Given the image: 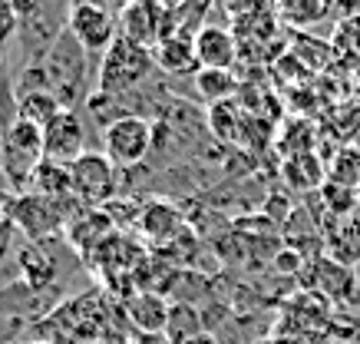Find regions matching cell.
Wrapping results in <instances>:
<instances>
[{
  "label": "cell",
  "mask_w": 360,
  "mask_h": 344,
  "mask_svg": "<svg viewBox=\"0 0 360 344\" xmlns=\"http://www.w3.org/2000/svg\"><path fill=\"white\" fill-rule=\"evenodd\" d=\"M274 13L288 30L311 34L317 23L338 17V0H274Z\"/></svg>",
  "instance_id": "cell-16"
},
{
  "label": "cell",
  "mask_w": 360,
  "mask_h": 344,
  "mask_svg": "<svg viewBox=\"0 0 360 344\" xmlns=\"http://www.w3.org/2000/svg\"><path fill=\"white\" fill-rule=\"evenodd\" d=\"M324 172H328L324 182H334V186H344V189L357 192L360 189V146H354V143L340 146L338 153H334V159L324 166Z\"/></svg>",
  "instance_id": "cell-25"
},
{
  "label": "cell",
  "mask_w": 360,
  "mask_h": 344,
  "mask_svg": "<svg viewBox=\"0 0 360 344\" xmlns=\"http://www.w3.org/2000/svg\"><path fill=\"white\" fill-rule=\"evenodd\" d=\"M66 30L73 34L89 56H103L106 46L120 37V23L116 13L106 4H70V17H66Z\"/></svg>",
  "instance_id": "cell-9"
},
{
  "label": "cell",
  "mask_w": 360,
  "mask_h": 344,
  "mask_svg": "<svg viewBox=\"0 0 360 344\" xmlns=\"http://www.w3.org/2000/svg\"><path fill=\"white\" fill-rule=\"evenodd\" d=\"M186 344H221V341L215 331H202V334H195V338H188Z\"/></svg>",
  "instance_id": "cell-29"
},
{
  "label": "cell",
  "mask_w": 360,
  "mask_h": 344,
  "mask_svg": "<svg viewBox=\"0 0 360 344\" xmlns=\"http://www.w3.org/2000/svg\"><path fill=\"white\" fill-rule=\"evenodd\" d=\"M205 126H208V133H215V139L238 143V133H241V126H245V110L238 106V100L215 103L205 113Z\"/></svg>",
  "instance_id": "cell-23"
},
{
  "label": "cell",
  "mask_w": 360,
  "mask_h": 344,
  "mask_svg": "<svg viewBox=\"0 0 360 344\" xmlns=\"http://www.w3.org/2000/svg\"><path fill=\"white\" fill-rule=\"evenodd\" d=\"M311 288L314 291H324L328 298L334 301H344L347 298V291L357 288V275H354V268L340 265L338 258H317L314 262V278H311Z\"/></svg>",
  "instance_id": "cell-19"
},
{
  "label": "cell",
  "mask_w": 360,
  "mask_h": 344,
  "mask_svg": "<svg viewBox=\"0 0 360 344\" xmlns=\"http://www.w3.org/2000/svg\"><path fill=\"white\" fill-rule=\"evenodd\" d=\"M83 205L77 199L70 202H50L40 199L33 192L11 196V222L23 242H50V238H63L66 225L73 215H79Z\"/></svg>",
  "instance_id": "cell-4"
},
{
  "label": "cell",
  "mask_w": 360,
  "mask_h": 344,
  "mask_svg": "<svg viewBox=\"0 0 360 344\" xmlns=\"http://www.w3.org/2000/svg\"><path fill=\"white\" fill-rule=\"evenodd\" d=\"M70 179H73V199L83 209H103L122 196V169L112 166L103 149H89L79 155L70 166Z\"/></svg>",
  "instance_id": "cell-7"
},
{
  "label": "cell",
  "mask_w": 360,
  "mask_h": 344,
  "mask_svg": "<svg viewBox=\"0 0 360 344\" xmlns=\"http://www.w3.org/2000/svg\"><path fill=\"white\" fill-rule=\"evenodd\" d=\"M192 93L195 100L215 106V103H229L241 93V79L235 70H198L192 77Z\"/></svg>",
  "instance_id": "cell-18"
},
{
  "label": "cell",
  "mask_w": 360,
  "mask_h": 344,
  "mask_svg": "<svg viewBox=\"0 0 360 344\" xmlns=\"http://www.w3.org/2000/svg\"><path fill=\"white\" fill-rule=\"evenodd\" d=\"M89 133L93 126L86 122L83 110H63L44 129V155L63 166H73L79 155L89 153Z\"/></svg>",
  "instance_id": "cell-10"
},
{
  "label": "cell",
  "mask_w": 360,
  "mask_h": 344,
  "mask_svg": "<svg viewBox=\"0 0 360 344\" xmlns=\"http://www.w3.org/2000/svg\"><path fill=\"white\" fill-rule=\"evenodd\" d=\"M357 212H360V189H357Z\"/></svg>",
  "instance_id": "cell-32"
},
{
  "label": "cell",
  "mask_w": 360,
  "mask_h": 344,
  "mask_svg": "<svg viewBox=\"0 0 360 344\" xmlns=\"http://www.w3.org/2000/svg\"><path fill=\"white\" fill-rule=\"evenodd\" d=\"M60 113H63V106H60V100H56L50 89H33V93L17 96V120L33 122L40 129H46Z\"/></svg>",
  "instance_id": "cell-22"
},
{
  "label": "cell",
  "mask_w": 360,
  "mask_h": 344,
  "mask_svg": "<svg viewBox=\"0 0 360 344\" xmlns=\"http://www.w3.org/2000/svg\"><path fill=\"white\" fill-rule=\"evenodd\" d=\"M129 4H132V0H106V7H110L112 13H120L122 7H129Z\"/></svg>",
  "instance_id": "cell-30"
},
{
  "label": "cell",
  "mask_w": 360,
  "mask_h": 344,
  "mask_svg": "<svg viewBox=\"0 0 360 344\" xmlns=\"http://www.w3.org/2000/svg\"><path fill=\"white\" fill-rule=\"evenodd\" d=\"M219 7L235 23V20H245V17H255V13L274 11V0H219Z\"/></svg>",
  "instance_id": "cell-27"
},
{
  "label": "cell",
  "mask_w": 360,
  "mask_h": 344,
  "mask_svg": "<svg viewBox=\"0 0 360 344\" xmlns=\"http://www.w3.org/2000/svg\"><path fill=\"white\" fill-rule=\"evenodd\" d=\"M44 70V83L53 93L63 110H83L89 103V96L96 93V73H99V60L89 56L83 46L73 40L70 30L56 37V44L46 50L40 60Z\"/></svg>",
  "instance_id": "cell-2"
},
{
  "label": "cell",
  "mask_w": 360,
  "mask_h": 344,
  "mask_svg": "<svg viewBox=\"0 0 360 344\" xmlns=\"http://www.w3.org/2000/svg\"><path fill=\"white\" fill-rule=\"evenodd\" d=\"M195 56L202 70H235L238 63V37L231 23L208 20L195 34Z\"/></svg>",
  "instance_id": "cell-12"
},
{
  "label": "cell",
  "mask_w": 360,
  "mask_h": 344,
  "mask_svg": "<svg viewBox=\"0 0 360 344\" xmlns=\"http://www.w3.org/2000/svg\"><path fill=\"white\" fill-rule=\"evenodd\" d=\"M169 308H172V301L155 288H139L136 295H129L122 301L126 321L139 334H162L165 321H169Z\"/></svg>",
  "instance_id": "cell-14"
},
{
  "label": "cell",
  "mask_w": 360,
  "mask_h": 344,
  "mask_svg": "<svg viewBox=\"0 0 360 344\" xmlns=\"http://www.w3.org/2000/svg\"><path fill=\"white\" fill-rule=\"evenodd\" d=\"M330 46H334L338 63L360 70V13L357 17H344V20H338L334 37H330Z\"/></svg>",
  "instance_id": "cell-26"
},
{
  "label": "cell",
  "mask_w": 360,
  "mask_h": 344,
  "mask_svg": "<svg viewBox=\"0 0 360 344\" xmlns=\"http://www.w3.org/2000/svg\"><path fill=\"white\" fill-rule=\"evenodd\" d=\"M155 139V120L149 116H122L99 133V149L116 169L129 172L149 163Z\"/></svg>",
  "instance_id": "cell-6"
},
{
  "label": "cell",
  "mask_w": 360,
  "mask_h": 344,
  "mask_svg": "<svg viewBox=\"0 0 360 344\" xmlns=\"http://www.w3.org/2000/svg\"><path fill=\"white\" fill-rule=\"evenodd\" d=\"M328 248L330 258H338L340 265H360V212H350L338 222H330Z\"/></svg>",
  "instance_id": "cell-20"
},
{
  "label": "cell",
  "mask_w": 360,
  "mask_h": 344,
  "mask_svg": "<svg viewBox=\"0 0 360 344\" xmlns=\"http://www.w3.org/2000/svg\"><path fill=\"white\" fill-rule=\"evenodd\" d=\"M155 70L165 73L169 79H192L198 73V56H195V37L172 34L153 50Z\"/></svg>",
  "instance_id": "cell-15"
},
{
  "label": "cell",
  "mask_w": 360,
  "mask_h": 344,
  "mask_svg": "<svg viewBox=\"0 0 360 344\" xmlns=\"http://www.w3.org/2000/svg\"><path fill=\"white\" fill-rule=\"evenodd\" d=\"M27 192L40 196V199H50V202H70V199H73V179H70V166L53 163V159H44V163L37 166V172L30 176Z\"/></svg>",
  "instance_id": "cell-17"
},
{
  "label": "cell",
  "mask_w": 360,
  "mask_h": 344,
  "mask_svg": "<svg viewBox=\"0 0 360 344\" xmlns=\"http://www.w3.org/2000/svg\"><path fill=\"white\" fill-rule=\"evenodd\" d=\"M155 60L153 50L136 46L126 37H116L106 53L99 56V73H96V93H110V96H126L136 93L146 83H153Z\"/></svg>",
  "instance_id": "cell-3"
},
{
  "label": "cell",
  "mask_w": 360,
  "mask_h": 344,
  "mask_svg": "<svg viewBox=\"0 0 360 344\" xmlns=\"http://www.w3.org/2000/svg\"><path fill=\"white\" fill-rule=\"evenodd\" d=\"M136 229H139V235L149 245H153V248H162V245H169L179 232H186L188 225H186V215H182V209H179L172 199L155 196V199L142 202Z\"/></svg>",
  "instance_id": "cell-11"
},
{
  "label": "cell",
  "mask_w": 360,
  "mask_h": 344,
  "mask_svg": "<svg viewBox=\"0 0 360 344\" xmlns=\"http://www.w3.org/2000/svg\"><path fill=\"white\" fill-rule=\"evenodd\" d=\"M301 265H307V258L301 255V252H295V248H288V245H281L278 252H274V272H281V275H295V272H301Z\"/></svg>",
  "instance_id": "cell-28"
},
{
  "label": "cell",
  "mask_w": 360,
  "mask_h": 344,
  "mask_svg": "<svg viewBox=\"0 0 360 344\" xmlns=\"http://www.w3.org/2000/svg\"><path fill=\"white\" fill-rule=\"evenodd\" d=\"M110 321L112 308L99 295V288H83L66 301H60L37 324L33 338L50 344H106L103 338H110Z\"/></svg>",
  "instance_id": "cell-1"
},
{
  "label": "cell",
  "mask_w": 360,
  "mask_h": 344,
  "mask_svg": "<svg viewBox=\"0 0 360 344\" xmlns=\"http://www.w3.org/2000/svg\"><path fill=\"white\" fill-rule=\"evenodd\" d=\"M20 344H50V341H40V338H30V341H20Z\"/></svg>",
  "instance_id": "cell-31"
},
{
  "label": "cell",
  "mask_w": 360,
  "mask_h": 344,
  "mask_svg": "<svg viewBox=\"0 0 360 344\" xmlns=\"http://www.w3.org/2000/svg\"><path fill=\"white\" fill-rule=\"evenodd\" d=\"M169 4L165 0H132L129 7L116 13L120 37L132 40L136 46L155 50L165 37H172V20H169Z\"/></svg>",
  "instance_id": "cell-8"
},
{
  "label": "cell",
  "mask_w": 360,
  "mask_h": 344,
  "mask_svg": "<svg viewBox=\"0 0 360 344\" xmlns=\"http://www.w3.org/2000/svg\"><path fill=\"white\" fill-rule=\"evenodd\" d=\"M44 129L33 122L13 120L11 126L0 129V163H4V179L11 196H20L30 186V176L44 163Z\"/></svg>",
  "instance_id": "cell-5"
},
{
  "label": "cell",
  "mask_w": 360,
  "mask_h": 344,
  "mask_svg": "<svg viewBox=\"0 0 360 344\" xmlns=\"http://www.w3.org/2000/svg\"><path fill=\"white\" fill-rule=\"evenodd\" d=\"M208 331L205 324V314L202 308L195 305H182V301H172V308H169V321H165V341L169 344H186L188 338H195V334Z\"/></svg>",
  "instance_id": "cell-21"
},
{
  "label": "cell",
  "mask_w": 360,
  "mask_h": 344,
  "mask_svg": "<svg viewBox=\"0 0 360 344\" xmlns=\"http://www.w3.org/2000/svg\"><path fill=\"white\" fill-rule=\"evenodd\" d=\"M291 56H295L297 63L307 70H328L338 56H334V46H330V40H317L314 34H295V40H291Z\"/></svg>",
  "instance_id": "cell-24"
},
{
  "label": "cell",
  "mask_w": 360,
  "mask_h": 344,
  "mask_svg": "<svg viewBox=\"0 0 360 344\" xmlns=\"http://www.w3.org/2000/svg\"><path fill=\"white\" fill-rule=\"evenodd\" d=\"M112 232H116V225H112V219L103 209H83L79 215L70 219L63 238L70 242V248H73V252L89 265V258L96 255V248L106 242Z\"/></svg>",
  "instance_id": "cell-13"
},
{
  "label": "cell",
  "mask_w": 360,
  "mask_h": 344,
  "mask_svg": "<svg viewBox=\"0 0 360 344\" xmlns=\"http://www.w3.org/2000/svg\"><path fill=\"white\" fill-rule=\"evenodd\" d=\"M0 73H4V60H0Z\"/></svg>",
  "instance_id": "cell-33"
}]
</instances>
